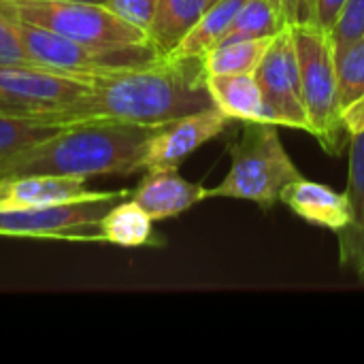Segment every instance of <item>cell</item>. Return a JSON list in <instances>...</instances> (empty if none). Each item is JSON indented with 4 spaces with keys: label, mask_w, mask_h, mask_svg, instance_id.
I'll return each instance as SVG.
<instances>
[{
    "label": "cell",
    "mask_w": 364,
    "mask_h": 364,
    "mask_svg": "<svg viewBox=\"0 0 364 364\" xmlns=\"http://www.w3.org/2000/svg\"><path fill=\"white\" fill-rule=\"evenodd\" d=\"M215 107L207 90L203 60L156 55L92 79L87 92L55 113L34 117L51 126L81 122H124L158 128L183 115Z\"/></svg>",
    "instance_id": "obj_1"
},
{
    "label": "cell",
    "mask_w": 364,
    "mask_h": 364,
    "mask_svg": "<svg viewBox=\"0 0 364 364\" xmlns=\"http://www.w3.org/2000/svg\"><path fill=\"white\" fill-rule=\"evenodd\" d=\"M154 128L124 122H81L0 158V183L47 175L92 179L143 171Z\"/></svg>",
    "instance_id": "obj_2"
},
{
    "label": "cell",
    "mask_w": 364,
    "mask_h": 364,
    "mask_svg": "<svg viewBox=\"0 0 364 364\" xmlns=\"http://www.w3.org/2000/svg\"><path fill=\"white\" fill-rule=\"evenodd\" d=\"M230 160L226 177L207 188V198H239L271 209L284 188L303 177L277 126L267 122H243L241 136L230 145Z\"/></svg>",
    "instance_id": "obj_3"
},
{
    "label": "cell",
    "mask_w": 364,
    "mask_h": 364,
    "mask_svg": "<svg viewBox=\"0 0 364 364\" xmlns=\"http://www.w3.org/2000/svg\"><path fill=\"white\" fill-rule=\"evenodd\" d=\"M0 11L11 19L98 47H154L145 30L126 21L107 4L70 0H0Z\"/></svg>",
    "instance_id": "obj_4"
},
{
    "label": "cell",
    "mask_w": 364,
    "mask_h": 364,
    "mask_svg": "<svg viewBox=\"0 0 364 364\" xmlns=\"http://www.w3.org/2000/svg\"><path fill=\"white\" fill-rule=\"evenodd\" d=\"M292 30L309 134H314L328 154H339L343 134L348 132L341 119L337 53L331 32L318 26H299Z\"/></svg>",
    "instance_id": "obj_5"
},
{
    "label": "cell",
    "mask_w": 364,
    "mask_h": 364,
    "mask_svg": "<svg viewBox=\"0 0 364 364\" xmlns=\"http://www.w3.org/2000/svg\"><path fill=\"white\" fill-rule=\"evenodd\" d=\"M130 190L98 192L92 198L43 207L0 209V237H32L62 241H100V218Z\"/></svg>",
    "instance_id": "obj_6"
},
{
    "label": "cell",
    "mask_w": 364,
    "mask_h": 364,
    "mask_svg": "<svg viewBox=\"0 0 364 364\" xmlns=\"http://www.w3.org/2000/svg\"><path fill=\"white\" fill-rule=\"evenodd\" d=\"M15 26V32L34 64L51 66L58 70H66L73 75H81L87 79L147 62L158 53L154 47H139V49H115V47H98L90 43H81L68 36H62L58 32L23 23L17 19H11Z\"/></svg>",
    "instance_id": "obj_7"
},
{
    "label": "cell",
    "mask_w": 364,
    "mask_h": 364,
    "mask_svg": "<svg viewBox=\"0 0 364 364\" xmlns=\"http://www.w3.org/2000/svg\"><path fill=\"white\" fill-rule=\"evenodd\" d=\"M92 79L34 62H0V113L34 119L87 92Z\"/></svg>",
    "instance_id": "obj_8"
},
{
    "label": "cell",
    "mask_w": 364,
    "mask_h": 364,
    "mask_svg": "<svg viewBox=\"0 0 364 364\" xmlns=\"http://www.w3.org/2000/svg\"><path fill=\"white\" fill-rule=\"evenodd\" d=\"M254 75L273 122L279 128L284 126L309 132L292 26H286L273 38Z\"/></svg>",
    "instance_id": "obj_9"
},
{
    "label": "cell",
    "mask_w": 364,
    "mask_h": 364,
    "mask_svg": "<svg viewBox=\"0 0 364 364\" xmlns=\"http://www.w3.org/2000/svg\"><path fill=\"white\" fill-rule=\"evenodd\" d=\"M228 122L230 117L211 107L154 128L145 147L143 171L179 168L196 149L220 136L228 128Z\"/></svg>",
    "instance_id": "obj_10"
},
{
    "label": "cell",
    "mask_w": 364,
    "mask_h": 364,
    "mask_svg": "<svg viewBox=\"0 0 364 364\" xmlns=\"http://www.w3.org/2000/svg\"><path fill=\"white\" fill-rule=\"evenodd\" d=\"M130 198L147 211L154 222H158L177 218L205 200L207 188L183 179L177 168H151L145 171L139 186L130 190Z\"/></svg>",
    "instance_id": "obj_11"
},
{
    "label": "cell",
    "mask_w": 364,
    "mask_h": 364,
    "mask_svg": "<svg viewBox=\"0 0 364 364\" xmlns=\"http://www.w3.org/2000/svg\"><path fill=\"white\" fill-rule=\"evenodd\" d=\"M279 203L290 207V211L305 222L333 230L335 235H339L352 222V205L348 194L305 177L288 183Z\"/></svg>",
    "instance_id": "obj_12"
},
{
    "label": "cell",
    "mask_w": 364,
    "mask_h": 364,
    "mask_svg": "<svg viewBox=\"0 0 364 364\" xmlns=\"http://www.w3.org/2000/svg\"><path fill=\"white\" fill-rule=\"evenodd\" d=\"M346 194L352 205V222L337 235L339 262L364 282V130L350 136V177Z\"/></svg>",
    "instance_id": "obj_13"
},
{
    "label": "cell",
    "mask_w": 364,
    "mask_h": 364,
    "mask_svg": "<svg viewBox=\"0 0 364 364\" xmlns=\"http://www.w3.org/2000/svg\"><path fill=\"white\" fill-rule=\"evenodd\" d=\"M96 190H87L83 179L32 175L0 183V209L15 207H43L58 203H75L96 196Z\"/></svg>",
    "instance_id": "obj_14"
},
{
    "label": "cell",
    "mask_w": 364,
    "mask_h": 364,
    "mask_svg": "<svg viewBox=\"0 0 364 364\" xmlns=\"http://www.w3.org/2000/svg\"><path fill=\"white\" fill-rule=\"evenodd\" d=\"M207 90L211 94L213 105L226 117L237 119V122L275 124L267 105H264V98H262V92H260V85H258L254 73L209 75L207 77Z\"/></svg>",
    "instance_id": "obj_15"
},
{
    "label": "cell",
    "mask_w": 364,
    "mask_h": 364,
    "mask_svg": "<svg viewBox=\"0 0 364 364\" xmlns=\"http://www.w3.org/2000/svg\"><path fill=\"white\" fill-rule=\"evenodd\" d=\"M102 243L119 247H147L158 245L160 239L154 232V220L132 198L117 200L98 222Z\"/></svg>",
    "instance_id": "obj_16"
},
{
    "label": "cell",
    "mask_w": 364,
    "mask_h": 364,
    "mask_svg": "<svg viewBox=\"0 0 364 364\" xmlns=\"http://www.w3.org/2000/svg\"><path fill=\"white\" fill-rule=\"evenodd\" d=\"M218 0H158L149 28L151 45L158 53H171L203 13Z\"/></svg>",
    "instance_id": "obj_17"
},
{
    "label": "cell",
    "mask_w": 364,
    "mask_h": 364,
    "mask_svg": "<svg viewBox=\"0 0 364 364\" xmlns=\"http://www.w3.org/2000/svg\"><path fill=\"white\" fill-rule=\"evenodd\" d=\"M243 2L245 0H218L188 30V34L177 43V47L171 51V55L203 60L213 47L220 45L222 36L230 28V23H232L237 11L243 6Z\"/></svg>",
    "instance_id": "obj_18"
},
{
    "label": "cell",
    "mask_w": 364,
    "mask_h": 364,
    "mask_svg": "<svg viewBox=\"0 0 364 364\" xmlns=\"http://www.w3.org/2000/svg\"><path fill=\"white\" fill-rule=\"evenodd\" d=\"M277 36V34H275ZM247 38V41H232L213 47L203 58L205 75H243L254 73L262 62L267 49L271 47L273 38Z\"/></svg>",
    "instance_id": "obj_19"
},
{
    "label": "cell",
    "mask_w": 364,
    "mask_h": 364,
    "mask_svg": "<svg viewBox=\"0 0 364 364\" xmlns=\"http://www.w3.org/2000/svg\"><path fill=\"white\" fill-rule=\"evenodd\" d=\"M284 28L286 21L271 0H245L243 6L237 11L230 28L222 36L220 45L247 38H269L279 34Z\"/></svg>",
    "instance_id": "obj_20"
},
{
    "label": "cell",
    "mask_w": 364,
    "mask_h": 364,
    "mask_svg": "<svg viewBox=\"0 0 364 364\" xmlns=\"http://www.w3.org/2000/svg\"><path fill=\"white\" fill-rule=\"evenodd\" d=\"M337 81L341 111L364 96V36L337 49Z\"/></svg>",
    "instance_id": "obj_21"
},
{
    "label": "cell",
    "mask_w": 364,
    "mask_h": 364,
    "mask_svg": "<svg viewBox=\"0 0 364 364\" xmlns=\"http://www.w3.org/2000/svg\"><path fill=\"white\" fill-rule=\"evenodd\" d=\"M60 128L62 126H51V124H43L36 119L11 117V115L0 113V158L26 145H32L41 139H47Z\"/></svg>",
    "instance_id": "obj_22"
},
{
    "label": "cell",
    "mask_w": 364,
    "mask_h": 364,
    "mask_svg": "<svg viewBox=\"0 0 364 364\" xmlns=\"http://www.w3.org/2000/svg\"><path fill=\"white\" fill-rule=\"evenodd\" d=\"M364 36V0H348L335 28L331 30V38L337 49L358 41Z\"/></svg>",
    "instance_id": "obj_23"
},
{
    "label": "cell",
    "mask_w": 364,
    "mask_h": 364,
    "mask_svg": "<svg viewBox=\"0 0 364 364\" xmlns=\"http://www.w3.org/2000/svg\"><path fill=\"white\" fill-rule=\"evenodd\" d=\"M107 6L119 17H124L126 21L139 26L149 34L158 0H107Z\"/></svg>",
    "instance_id": "obj_24"
},
{
    "label": "cell",
    "mask_w": 364,
    "mask_h": 364,
    "mask_svg": "<svg viewBox=\"0 0 364 364\" xmlns=\"http://www.w3.org/2000/svg\"><path fill=\"white\" fill-rule=\"evenodd\" d=\"M282 13L286 26H316V2L318 0H271Z\"/></svg>",
    "instance_id": "obj_25"
},
{
    "label": "cell",
    "mask_w": 364,
    "mask_h": 364,
    "mask_svg": "<svg viewBox=\"0 0 364 364\" xmlns=\"http://www.w3.org/2000/svg\"><path fill=\"white\" fill-rule=\"evenodd\" d=\"M0 62H30L11 17L0 11Z\"/></svg>",
    "instance_id": "obj_26"
},
{
    "label": "cell",
    "mask_w": 364,
    "mask_h": 364,
    "mask_svg": "<svg viewBox=\"0 0 364 364\" xmlns=\"http://www.w3.org/2000/svg\"><path fill=\"white\" fill-rule=\"evenodd\" d=\"M348 0H318L316 2V26L331 32Z\"/></svg>",
    "instance_id": "obj_27"
},
{
    "label": "cell",
    "mask_w": 364,
    "mask_h": 364,
    "mask_svg": "<svg viewBox=\"0 0 364 364\" xmlns=\"http://www.w3.org/2000/svg\"><path fill=\"white\" fill-rule=\"evenodd\" d=\"M341 119H343V126H346V132L352 136V134H358L364 130V96L354 100L352 105H348L343 111H341Z\"/></svg>",
    "instance_id": "obj_28"
},
{
    "label": "cell",
    "mask_w": 364,
    "mask_h": 364,
    "mask_svg": "<svg viewBox=\"0 0 364 364\" xmlns=\"http://www.w3.org/2000/svg\"><path fill=\"white\" fill-rule=\"evenodd\" d=\"M70 2H92V4H107V0H70Z\"/></svg>",
    "instance_id": "obj_29"
}]
</instances>
